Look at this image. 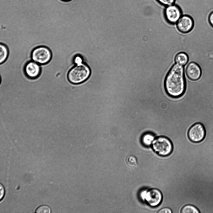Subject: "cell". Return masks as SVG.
<instances>
[{
  "label": "cell",
  "instance_id": "cell-1",
  "mask_svg": "<svg viewBox=\"0 0 213 213\" xmlns=\"http://www.w3.org/2000/svg\"><path fill=\"white\" fill-rule=\"evenodd\" d=\"M164 87L167 94L173 98L182 95L186 88L184 71L179 68L169 70L164 80Z\"/></svg>",
  "mask_w": 213,
  "mask_h": 213
},
{
  "label": "cell",
  "instance_id": "cell-2",
  "mask_svg": "<svg viewBox=\"0 0 213 213\" xmlns=\"http://www.w3.org/2000/svg\"><path fill=\"white\" fill-rule=\"evenodd\" d=\"M151 147L156 153L162 157L169 155L173 150L172 142L169 138L164 136H160L155 138Z\"/></svg>",
  "mask_w": 213,
  "mask_h": 213
},
{
  "label": "cell",
  "instance_id": "cell-3",
  "mask_svg": "<svg viewBox=\"0 0 213 213\" xmlns=\"http://www.w3.org/2000/svg\"><path fill=\"white\" fill-rule=\"evenodd\" d=\"M90 75L89 68L81 63L77 64L70 70L68 74V78L71 83L77 84L87 80Z\"/></svg>",
  "mask_w": 213,
  "mask_h": 213
},
{
  "label": "cell",
  "instance_id": "cell-4",
  "mask_svg": "<svg viewBox=\"0 0 213 213\" xmlns=\"http://www.w3.org/2000/svg\"><path fill=\"white\" fill-rule=\"evenodd\" d=\"M206 135L205 128L203 124L196 123L189 129L187 136L190 140L194 143H199L203 141Z\"/></svg>",
  "mask_w": 213,
  "mask_h": 213
},
{
  "label": "cell",
  "instance_id": "cell-5",
  "mask_svg": "<svg viewBox=\"0 0 213 213\" xmlns=\"http://www.w3.org/2000/svg\"><path fill=\"white\" fill-rule=\"evenodd\" d=\"M33 61L38 64L43 65L48 63L51 57V53L47 47L41 46L35 48L31 53Z\"/></svg>",
  "mask_w": 213,
  "mask_h": 213
},
{
  "label": "cell",
  "instance_id": "cell-6",
  "mask_svg": "<svg viewBox=\"0 0 213 213\" xmlns=\"http://www.w3.org/2000/svg\"><path fill=\"white\" fill-rule=\"evenodd\" d=\"M163 14L167 22L173 25L176 23L182 17V11L179 6L174 4L166 6Z\"/></svg>",
  "mask_w": 213,
  "mask_h": 213
},
{
  "label": "cell",
  "instance_id": "cell-7",
  "mask_svg": "<svg viewBox=\"0 0 213 213\" xmlns=\"http://www.w3.org/2000/svg\"><path fill=\"white\" fill-rule=\"evenodd\" d=\"M163 196L161 191L156 188H151L148 190L144 202L148 206L151 207H156L162 202Z\"/></svg>",
  "mask_w": 213,
  "mask_h": 213
},
{
  "label": "cell",
  "instance_id": "cell-8",
  "mask_svg": "<svg viewBox=\"0 0 213 213\" xmlns=\"http://www.w3.org/2000/svg\"><path fill=\"white\" fill-rule=\"evenodd\" d=\"M194 26L193 18L188 15H182L177 23V27L178 31L183 33H187L191 31Z\"/></svg>",
  "mask_w": 213,
  "mask_h": 213
},
{
  "label": "cell",
  "instance_id": "cell-9",
  "mask_svg": "<svg viewBox=\"0 0 213 213\" xmlns=\"http://www.w3.org/2000/svg\"><path fill=\"white\" fill-rule=\"evenodd\" d=\"M188 78L191 80H198L201 75V69L199 65L195 62H189L186 69Z\"/></svg>",
  "mask_w": 213,
  "mask_h": 213
},
{
  "label": "cell",
  "instance_id": "cell-10",
  "mask_svg": "<svg viewBox=\"0 0 213 213\" xmlns=\"http://www.w3.org/2000/svg\"><path fill=\"white\" fill-rule=\"evenodd\" d=\"M24 71L27 76L31 79L37 78L41 73V68L39 64L33 61L27 63L25 66Z\"/></svg>",
  "mask_w": 213,
  "mask_h": 213
},
{
  "label": "cell",
  "instance_id": "cell-11",
  "mask_svg": "<svg viewBox=\"0 0 213 213\" xmlns=\"http://www.w3.org/2000/svg\"><path fill=\"white\" fill-rule=\"evenodd\" d=\"M155 135L151 133H144L141 136V141L143 145L146 147L151 146L155 138Z\"/></svg>",
  "mask_w": 213,
  "mask_h": 213
},
{
  "label": "cell",
  "instance_id": "cell-12",
  "mask_svg": "<svg viewBox=\"0 0 213 213\" xmlns=\"http://www.w3.org/2000/svg\"><path fill=\"white\" fill-rule=\"evenodd\" d=\"M181 213H200L199 209L195 206L187 204L184 206L180 211Z\"/></svg>",
  "mask_w": 213,
  "mask_h": 213
},
{
  "label": "cell",
  "instance_id": "cell-13",
  "mask_svg": "<svg viewBox=\"0 0 213 213\" xmlns=\"http://www.w3.org/2000/svg\"><path fill=\"white\" fill-rule=\"evenodd\" d=\"M126 161L128 165L131 167H136L138 165L137 158L135 156L132 155L127 156Z\"/></svg>",
  "mask_w": 213,
  "mask_h": 213
},
{
  "label": "cell",
  "instance_id": "cell-14",
  "mask_svg": "<svg viewBox=\"0 0 213 213\" xmlns=\"http://www.w3.org/2000/svg\"><path fill=\"white\" fill-rule=\"evenodd\" d=\"M0 63L4 62L6 60L8 55V50L6 46L1 44L0 45Z\"/></svg>",
  "mask_w": 213,
  "mask_h": 213
},
{
  "label": "cell",
  "instance_id": "cell-15",
  "mask_svg": "<svg viewBox=\"0 0 213 213\" xmlns=\"http://www.w3.org/2000/svg\"><path fill=\"white\" fill-rule=\"evenodd\" d=\"M51 212V208L49 206L46 205L41 206L36 210V213H50Z\"/></svg>",
  "mask_w": 213,
  "mask_h": 213
},
{
  "label": "cell",
  "instance_id": "cell-16",
  "mask_svg": "<svg viewBox=\"0 0 213 213\" xmlns=\"http://www.w3.org/2000/svg\"><path fill=\"white\" fill-rule=\"evenodd\" d=\"M162 5L167 6L174 3L176 0H156Z\"/></svg>",
  "mask_w": 213,
  "mask_h": 213
},
{
  "label": "cell",
  "instance_id": "cell-17",
  "mask_svg": "<svg viewBox=\"0 0 213 213\" xmlns=\"http://www.w3.org/2000/svg\"><path fill=\"white\" fill-rule=\"evenodd\" d=\"M157 212L158 213H172V211L170 208L165 207L161 209Z\"/></svg>",
  "mask_w": 213,
  "mask_h": 213
},
{
  "label": "cell",
  "instance_id": "cell-18",
  "mask_svg": "<svg viewBox=\"0 0 213 213\" xmlns=\"http://www.w3.org/2000/svg\"><path fill=\"white\" fill-rule=\"evenodd\" d=\"M208 21L210 24L213 27V11L210 14L209 16Z\"/></svg>",
  "mask_w": 213,
  "mask_h": 213
},
{
  "label": "cell",
  "instance_id": "cell-19",
  "mask_svg": "<svg viewBox=\"0 0 213 213\" xmlns=\"http://www.w3.org/2000/svg\"><path fill=\"white\" fill-rule=\"evenodd\" d=\"M0 200H1L2 199L4 196V192H5V191H4V189L3 186L1 184H0Z\"/></svg>",
  "mask_w": 213,
  "mask_h": 213
},
{
  "label": "cell",
  "instance_id": "cell-20",
  "mask_svg": "<svg viewBox=\"0 0 213 213\" xmlns=\"http://www.w3.org/2000/svg\"><path fill=\"white\" fill-rule=\"evenodd\" d=\"M82 59L79 56H76L75 59V63L79 64L82 63Z\"/></svg>",
  "mask_w": 213,
  "mask_h": 213
},
{
  "label": "cell",
  "instance_id": "cell-21",
  "mask_svg": "<svg viewBox=\"0 0 213 213\" xmlns=\"http://www.w3.org/2000/svg\"><path fill=\"white\" fill-rule=\"evenodd\" d=\"M62 0V1H63L67 2V1H70L71 0Z\"/></svg>",
  "mask_w": 213,
  "mask_h": 213
}]
</instances>
